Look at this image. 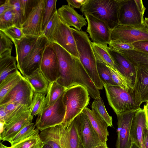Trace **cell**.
<instances>
[{"label": "cell", "mask_w": 148, "mask_h": 148, "mask_svg": "<svg viewBox=\"0 0 148 148\" xmlns=\"http://www.w3.org/2000/svg\"><path fill=\"white\" fill-rule=\"evenodd\" d=\"M44 36L39 37L32 50L23 60L22 65V75H29L39 68L43 53L49 43Z\"/></svg>", "instance_id": "cell-13"}, {"label": "cell", "mask_w": 148, "mask_h": 148, "mask_svg": "<svg viewBox=\"0 0 148 148\" xmlns=\"http://www.w3.org/2000/svg\"><path fill=\"white\" fill-rule=\"evenodd\" d=\"M109 47L116 51L120 50H130L134 49V46L131 43H125L122 42L110 41Z\"/></svg>", "instance_id": "cell-46"}, {"label": "cell", "mask_w": 148, "mask_h": 148, "mask_svg": "<svg viewBox=\"0 0 148 148\" xmlns=\"http://www.w3.org/2000/svg\"><path fill=\"white\" fill-rule=\"evenodd\" d=\"M121 53L134 64L148 66V53L133 49L117 51Z\"/></svg>", "instance_id": "cell-31"}, {"label": "cell", "mask_w": 148, "mask_h": 148, "mask_svg": "<svg viewBox=\"0 0 148 148\" xmlns=\"http://www.w3.org/2000/svg\"><path fill=\"white\" fill-rule=\"evenodd\" d=\"M88 24L86 32L92 42L107 45L110 42L112 30L104 22L88 12L83 13Z\"/></svg>", "instance_id": "cell-11"}, {"label": "cell", "mask_w": 148, "mask_h": 148, "mask_svg": "<svg viewBox=\"0 0 148 148\" xmlns=\"http://www.w3.org/2000/svg\"><path fill=\"white\" fill-rule=\"evenodd\" d=\"M107 49L114 61L117 70L128 79L134 86L136 77V65L119 52L108 46Z\"/></svg>", "instance_id": "cell-19"}, {"label": "cell", "mask_w": 148, "mask_h": 148, "mask_svg": "<svg viewBox=\"0 0 148 148\" xmlns=\"http://www.w3.org/2000/svg\"><path fill=\"white\" fill-rule=\"evenodd\" d=\"M145 25L148 28V17H145L144 20Z\"/></svg>", "instance_id": "cell-55"}, {"label": "cell", "mask_w": 148, "mask_h": 148, "mask_svg": "<svg viewBox=\"0 0 148 148\" xmlns=\"http://www.w3.org/2000/svg\"><path fill=\"white\" fill-rule=\"evenodd\" d=\"M29 109L30 107L27 106L19 105L8 114L5 125L9 124Z\"/></svg>", "instance_id": "cell-43"}, {"label": "cell", "mask_w": 148, "mask_h": 148, "mask_svg": "<svg viewBox=\"0 0 148 148\" xmlns=\"http://www.w3.org/2000/svg\"><path fill=\"white\" fill-rule=\"evenodd\" d=\"M148 124L143 108L137 110L134 116L130 131L132 142L140 148H145L143 143V135L144 129Z\"/></svg>", "instance_id": "cell-21"}, {"label": "cell", "mask_w": 148, "mask_h": 148, "mask_svg": "<svg viewBox=\"0 0 148 148\" xmlns=\"http://www.w3.org/2000/svg\"><path fill=\"white\" fill-rule=\"evenodd\" d=\"M8 116V113L4 108L0 106V122L5 123Z\"/></svg>", "instance_id": "cell-51"}, {"label": "cell", "mask_w": 148, "mask_h": 148, "mask_svg": "<svg viewBox=\"0 0 148 148\" xmlns=\"http://www.w3.org/2000/svg\"><path fill=\"white\" fill-rule=\"evenodd\" d=\"M44 143L39 134L32 136L19 142L9 148H42Z\"/></svg>", "instance_id": "cell-37"}, {"label": "cell", "mask_w": 148, "mask_h": 148, "mask_svg": "<svg viewBox=\"0 0 148 148\" xmlns=\"http://www.w3.org/2000/svg\"><path fill=\"white\" fill-rule=\"evenodd\" d=\"M138 9L140 13L144 15L146 8L145 7L143 1L141 0H135Z\"/></svg>", "instance_id": "cell-52"}, {"label": "cell", "mask_w": 148, "mask_h": 148, "mask_svg": "<svg viewBox=\"0 0 148 148\" xmlns=\"http://www.w3.org/2000/svg\"><path fill=\"white\" fill-rule=\"evenodd\" d=\"M134 65L136 66V77L131 94L134 101L140 105L148 101V66Z\"/></svg>", "instance_id": "cell-15"}, {"label": "cell", "mask_w": 148, "mask_h": 148, "mask_svg": "<svg viewBox=\"0 0 148 148\" xmlns=\"http://www.w3.org/2000/svg\"><path fill=\"white\" fill-rule=\"evenodd\" d=\"M16 62V57L11 55L0 58V82L18 71Z\"/></svg>", "instance_id": "cell-27"}, {"label": "cell", "mask_w": 148, "mask_h": 148, "mask_svg": "<svg viewBox=\"0 0 148 148\" xmlns=\"http://www.w3.org/2000/svg\"><path fill=\"white\" fill-rule=\"evenodd\" d=\"M64 93L53 104L46 106L38 116L35 125L39 130L41 131L61 124L63 121L66 113V107L63 100Z\"/></svg>", "instance_id": "cell-6"}, {"label": "cell", "mask_w": 148, "mask_h": 148, "mask_svg": "<svg viewBox=\"0 0 148 148\" xmlns=\"http://www.w3.org/2000/svg\"><path fill=\"white\" fill-rule=\"evenodd\" d=\"M12 42L2 31L0 30V58L11 55Z\"/></svg>", "instance_id": "cell-40"}, {"label": "cell", "mask_w": 148, "mask_h": 148, "mask_svg": "<svg viewBox=\"0 0 148 148\" xmlns=\"http://www.w3.org/2000/svg\"><path fill=\"white\" fill-rule=\"evenodd\" d=\"M39 134V130L35 125L30 123L25 126L9 142L11 146H12L31 136Z\"/></svg>", "instance_id": "cell-32"}, {"label": "cell", "mask_w": 148, "mask_h": 148, "mask_svg": "<svg viewBox=\"0 0 148 148\" xmlns=\"http://www.w3.org/2000/svg\"><path fill=\"white\" fill-rule=\"evenodd\" d=\"M14 8L10 0H6L0 5V15L7 11Z\"/></svg>", "instance_id": "cell-49"}, {"label": "cell", "mask_w": 148, "mask_h": 148, "mask_svg": "<svg viewBox=\"0 0 148 148\" xmlns=\"http://www.w3.org/2000/svg\"><path fill=\"white\" fill-rule=\"evenodd\" d=\"M46 93L34 92L30 110L33 116L40 114L46 106Z\"/></svg>", "instance_id": "cell-35"}, {"label": "cell", "mask_w": 148, "mask_h": 148, "mask_svg": "<svg viewBox=\"0 0 148 148\" xmlns=\"http://www.w3.org/2000/svg\"><path fill=\"white\" fill-rule=\"evenodd\" d=\"M148 40V28L119 24L112 31L110 41L132 43Z\"/></svg>", "instance_id": "cell-8"}, {"label": "cell", "mask_w": 148, "mask_h": 148, "mask_svg": "<svg viewBox=\"0 0 148 148\" xmlns=\"http://www.w3.org/2000/svg\"><path fill=\"white\" fill-rule=\"evenodd\" d=\"M44 5L42 14V33L54 14L57 12L56 0H44Z\"/></svg>", "instance_id": "cell-34"}, {"label": "cell", "mask_w": 148, "mask_h": 148, "mask_svg": "<svg viewBox=\"0 0 148 148\" xmlns=\"http://www.w3.org/2000/svg\"><path fill=\"white\" fill-rule=\"evenodd\" d=\"M58 18L59 16L57 12L53 16L45 29L42 32V35L45 36L48 41L55 29Z\"/></svg>", "instance_id": "cell-45"}, {"label": "cell", "mask_w": 148, "mask_h": 148, "mask_svg": "<svg viewBox=\"0 0 148 148\" xmlns=\"http://www.w3.org/2000/svg\"><path fill=\"white\" fill-rule=\"evenodd\" d=\"M97 65L99 78L103 85H116L112 80L110 72L107 65L97 60Z\"/></svg>", "instance_id": "cell-38"}, {"label": "cell", "mask_w": 148, "mask_h": 148, "mask_svg": "<svg viewBox=\"0 0 148 148\" xmlns=\"http://www.w3.org/2000/svg\"><path fill=\"white\" fill-rule=\"evenodd\" d=\"M10 2L14 7L15 15V26L21 28L24 23L23 17L20 0H10Z\"/></svg>", "instance_id": "cell-44"}, {"label": "cell", "mask_w": 148, "mask_h": 148, "mask_svg": "<svg viewBox=\"0 0 148 148\" xmlns=\"http://www.w3.org/2000/svg\"><path fill=\"white\" fill-rule=\"evenodd\" d=\"M92 45L97 60L117 70L114 61L107 51V45H103L92 42Z\"/></svg>", "instance_id": "cell-29"}, {"label": "cell", "mask_w": 148, "mask_h": 148, "mask_svg": "<svg viewBox=\"0 0 148 148\" xmlns=\"http://www.w3.org/2000/svg\"><path fill=\"white\" fill-rule=\"evenodd\" d=\"M103 87L109 105L116 114L140 108V105L134 101L130 92L117 85L104 84Z\"/></svg>", "instance_id": "cell-5"}, {"label": "cell", "mask_w": 148, "mask_h": 148, "mask_svg": "<svg viewBox=\"0 0 148 148\" xmlns=\"http://www.w3.org/2000/svg\"><path fill=\"white\" fill-rule=\"evenodd\" d=\"M87 116L93 127L97 133L102 143H106L109 132V126L105 121L97 113L86 107L83 111Z\"/></svg>", "instance_id": "cell-24"}, {"label": "cell", "mask_w": 148, "mask_h": 148, "mask_svg": "<svg viewBox=\"0 0 148 148\" xmlns=\"http://www.w3.org/2000/svg\"><path fill=\"white\" fill-rule=\"evenodd\" d=\"M15 15L14 8L0 15V30L3 31L15 26Z\"/></svg>", "instance_id": "cell-39"}, {"label": "cell", "mask_w": 148, "mask_h": 148, "mask_svg": "<svg viewBox=\"0 0 148 148\" xmlns=\"http://www.w3.org/2000/svg\"><path fill=\"white\" fill-rule=\"evenodd\" d=\"M143 141L144 148H148V124L143 130Z\"/></svg>", "instance_id": "cell-50"}, {"label": "cell", "mask_w": 148, "mask_h": 148, "mask_svg": "<svg viewBox=\"0 0 148 148\" xmlns=\"http://www.w3.org/2000/svg\"><path fill=\"white\" fill-rule=\"evenodd\" d=\"M23 76L18 71L0 82V102L19 83Z\"/></svg>", "instance_id": "cell-28"}, {"label": "cell", "mask_w": 148, "mask_h": 148, "mask_svg": "<svg viewBox=\"0 0 148 148\" xmlns=\"http://www.w3.org/2000/svg\"><path fill=\"white\" fill-rule=\"evenodd\" d=\"M59 142L61 148H84L75 118L65 128L60 124Z\"/></svg>", "instance_id": "cell-18"}, {"label": "cell", "mask_w": 148, "mask_h": 148, "mask_svg": "<svg viewBox=\"0 0 148 148\" xmlns=\"http://www.w3.org/2000/svg\"><path fill=\"white\" fill-rule=\"evenodd\" d=\"M24 22L40 0H20Z\"/></svg>", "instance_id": "cell-42"}, {"label": "cell", "mask_w": 148, "mask_h": 148, "mask_svg": "<svg viewBox=\"0 0 148 148\" xmlns=\"http://www.w3.org/2000/svg\"><path fill=\"white\" fill-rule=\"evenodd\" d=\"M92 110L95 111L107 123L110 127L113 126L112 118L107 112L103 101L100 97L95 99L91 106Z\"/></svg>", "instance_id": "cell-36"}, {"label": "cell", "mask_w": 148, "mask_h": 148, "mask_svg": "<svg viewBox=\"0 0 148 148\" xmlns=\"http://www.w3.org/2000/svg\"><path fill=\"white\" fill-rule=\"evenodd\" d=\"M58 59L59 74L56 81L66 89L77 85L85 88L89 95L96 99L100 97V92L94 85L79 59L55 43H51Z\"/></svg>", "instance_id": "cell-1"}, {"label": "cell", "mask_w": 148, "mask_h": 148, "mask_svg": "<svg viewBox=\"0 0 148 148\" xmlns=\"http://www.w3.org/2000/svg\"><path fill=\"white\" fill-rule=\"evenodd\" d=\"M134 49L148 53V40L136 42L132 43Z\"/></svg>", "instance_id": "cell-47"}, {"label": "cell", "mask_w": 148, "mask_h": 148, "mask_svg": "<svg viewBox=\"0 0 148 148\" xmlns=\"http://www.w3.org/2000/svg\"><path fill=\"white\" fill-rule=\"evenodd\" d=\"M57 13L63 22L78 30H81L82 27L87 23L86 18L83 16L68 5H63L57 10Z\"/></svg>", "instance_id": "cell-20"}, {"label": "cell", "mask_w": 148, "mask_h": 148, "mask_svg": "<svg viewBox=\"0 0 148 148\" xmlns=\"http://www.w3.org/2000/svg\"><path fill=\"white\" fill-rule=\"evenodd\" d=\"M49 41V43L58 44L73 56L79 59L78 53L71 27L63 22L59 17Z\"/></svg>", "instance_id": "cell-7"}, {"label": "cell", "mask_w": 148, "mask_h": 148, "mask_svg": "<svg viewBox=\"0 0 148 148\" xmlns=\"http://www.w3.org/2000/svg\"><path fill=\"white\" fill-rule=\"evenodd\" d=\"M34 93L32 87L23 76L17 85L0 102V106L13 103L30 107Z\"/></svg>", "instance_id": "cell-9"}, {"label": "cell", "mask_w": 148, "mask_h": 148, "mask_svg": "<svg viewBox=\"0 0 148 148\" xmlns=\"http://www.w3.org/2000/svg\"><path fill=\"white\" fill-rule=\"evenodd\" d=\"M33 117L29 109L9 124H4L1 140L9 142L25 126L32 123Z\"/></svg>", "instance_id": "cell-22"}, {"label": "cell", "mask_w": 148, "mask_h": 148, "mask_svg": "<svg viewBox=\"0 0 148 148\" xmlns=\"http://www.w3.org/2000/svg\"><path fill=\"white\" fill-rule=\"evenodd\" d=\"M44 0H40L21 25V28L26 36L39 37L42 35V14Z\"/></svg>", "instance_id": "cell-17"}, {"label": "cell", "mask_w": 148, "mask_h": 148, "mask_svg": "<svg viewBox=\"0 0 148 148\" xmlns=\"http://www.w3.org/2000/svg\"><path fill=\"white\" fill-rule=\"evenodd\" d=\"M28 81L34 92L46 93L49 82L38 68L29 75L23 76Z\"/></svg>", "instance_id": "cell-25"}, {"label": "cell", "mask_w": 148, "mask_h": 148, "mask_svg": "<svg viewBox=\"0 0 148 148\" xmlns=\"http://www.w3.org/2000/svg\"><path fill=\"white\" fill-rule=\"evenodd\" d=\"M107 65L110 72L112 80L116 85L131 93L134 87L132 82L118 70Z\"/></svg>", "instance_id": "cell-33"}, {"label": "cell", "mask_w": 148, "mask_h": 148, "mask_svg": "<svg viewBox=\"0 0 148 148\" xmlns=\"http://www.w3.org/2000/svg\"><path fill=\"white\" fill-rule=\"evenodd\" d=\"M75 119L78 134L84 148H94L102 143L83 111Z\"/></svg>", "instance_id": "cell-10"}, {"label": "cell", "mask_w": 148, "mask_h": 148, "mask_svg": "<svg viewBox=\"0 0 148 148\" xmlns=\"http://www.w3.org/2000/svg\"><path fill=\"white\" fill-rule=\"evenodd\" d=\"M130 148H140L135 143L132 142V145Z\"/></svg>", "instance_id": "cell-56"}, {"label": "cell", "mask_w": 148, "mask_h": 148, "mask_svg": "<svg viewBox=\"0 0 148 148\" xmlns=\"http://www.w3.org/2000/svg\"><path fill=\"white\" fill-rule=\"evenodd\" d=\"M60 124L47 128L39 134L44 144L50 145L52 148H61L59 140Z\"/></svg>", "instance_id": "cell-26"}, {"label": "cell", "mask_w": 148, "mask_h": 148, "mask_svg": "<svg viewBox=\"0 0 148 148\" xmlns=\"http://www.w3.org/2000/svg\"><path fill=\"white\" fill-rule=\"evenodd\" d=\"M42 148H52V147L50 145L48 144H44V145Z\"/></svg>", "instance_id": "cell-57"}, {"label": "cell", "mask_w": 148, "mask_h": 148, "mask_svg": "<svg viewBox=\"0 0 148 148\" xmlns=\"http://www.w3.org/2000/svg\"><path fill=\"white\" fill-rule=\"evenodd\" d=\"M136 110L116 114L117 137L116 148H130L132 142L130 136L131 124Z\"/></svg>", "instance_id": "cell-14"}, {"label": "cell", "mask_w": 148, "mask_h": 148, "mask_svg": "<svg viewBox=\"0 0 148 148\" xmlns=\"http://www.w3.org/2000/svg\"><path fill=\"white\" fill-rule=\"evenodd\" d=\"M94 148H108L106 143H102L100 145L94 147Z\"/></svg>", "instance_id": "cell-54"}, {"label": "cell", "mask_w": 148, "mask_h": 148, "mask_svg": "<svg viewBox=\"0 0 148 148\" xmlns=\"http://www.w3.org/2000/svg\"><path fill=\"white\" fill-rule=\"evenodd\" d=\"M38 37L25 36L14 44L15 48L17 66L21 74L22 63L32 50Z\"/></svg>", "instance_id": "cell-23"}, {"label": "cell", "mask_w": 148, "mask_h": 148, "mask_svg": "<svg viewBox=\"0 0 148 148\" xmlns=\"http://www.w3.org/2000/svg\"><path fill=\"white\" fill-rule=\"evenodd\" d=\"M143 109L145 112L147 122L148 124V101L146 102V104L144 105Z\"/></svg>", "instance_id": "cell-53"}, {"label": "cell", "mask_w": 148, "mask_h": 148, "mask_svg": "<svg viewBox=\"0 0 148 148\" xmlns=\"http://www.w3.org/2000/svg\"><path fill=\"white\" fill-rule=\"evenodd\" d=\"M119 0H87L81 8L83 13H90L101 20L112 30L119 24Z\"/></svg>", "instance_id": "cell-4"}, {"label": "cell", "mask_w": 148, "mask_h": 148, "mask_svg": "<svg viewBox=\"0 0 148 148\" xmlns=\"http://www.w3.org/2000/svg\"><path fill=\"white\" fill-rule=\"evenodd\" d=\"M89 96L86 88L80 85L74 86L66 89L63 97L66 113L61 124L64 127L66 128L87 107L89 103Z\"/></svg>", "instance_id": "cell-3"}, {"label": "cell", "mask_w": 148, "mask_h": 148, "mask_svg": "<svg viewBox=\"0 0 148 148\" xmlns=\"http://www.w3.org/2000/svg\"><path fill=\"white\" fill-rule=\"evenodd\" d=\"M71 28L80 62L97 88L103 89V85L98 74L97 60L88 34L85 32Z\"/></svg>", "instance_id": "cell-2"}, {"label": "cell", "mask_w": 148, "mask_h": 148, "mask_svg": "<svg viewBox=\"0 0 148 148\" xmlns=\"http://www.w3.org/2000/svg\"><path fill=\"white\" fill-rule=\"evenodd\" d=\"M87 0H67L68 5L73 8H80L86 2Z\"/></svg>", "instance_id": "cell-48"}, {"label": "cell", "mask_w": 148, "mask_h": 148, "mask_svg": "<svg viewBox=\"0 0 148 148\" xmlns=\"http://www.w3.org/2000/svg\"><path fill=\"white\" fill-rule=\"evenodd\" d=\"M119 24L135 27L145 25L144 15L139 11L135 0H119Z\"/></svg>", "instance_id": "cell-12"}, {"label": "cell", "mask_w": 148, "mask_h": 148, "mask_svg": "<svg viewBox=\"0 0 148 148\" xmlns=\"http://www.w3.org/2000/svg\"><path fill=\"white\" fill-rule=\"evenodd\" d=\"M0 148H9L8 147L6 146L1 143H0Z\"/></svg>", "instance_id": "cell-58"}, {"label": "cell", "mask_w": 148, "mask_h": 148, "mask_svg": "<svg viewBox=\"0 0 148 148\" xmlns=\"http://www.w3.org/2000/svg\"><path fill=\"white\" fill-rule=\"evenodd\" d=\"M39 69L49 83L57 80L59 74L58 60L56 53L49 42L45 48Z\"/></svg>", "instance_id": "cell-16"}, {"label": "cell", "mask_w": 148, "mask_h": 148, "mask_svg": "<svg viewBox=\"0 0 148 148\" xmlns=\"http://www.w3.org/2000/svg\"><path fill=\"white\" fill-rule=\"evenodd\" d=\"M66 89L65 88L58 84L56 81L49 83L45 97L46 106L53 104Z\"/></svg>", "instance_id": "cell-30"}, {"label": "cell", "mask_w": 148, "mask_h": 148, "mask_svg": "<svg viewBox=\"0 0 148 148\" xmlns=\"http://www.w3.org/2000/svg\"><path fill=\"white\" fill-rule=\"evenodd\" d=\"M3 31L14 44L25 36L22 29L15 26L11 27Z\"/></svg>", "instance_id": "cell-41"}]
</instances>
